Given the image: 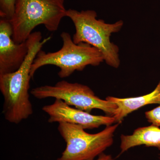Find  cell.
Wrapping results in <instances>:
<instances>
[{"instance_id": "cell-14", "label": "cell", "mask_w": 160, "mask_h": 160, "mask_svg": "<svg viewBox=\"0 0 160 160\" xmlns=\"http://www.w3.org/2000/svg\"><path fill=\"white\" fill-rule=\"evenodd\" d=\"M159 158H160V157Z\"/></svg>"}, {"instance_id": "cell-5", "label": "cell", "mask_w": 160, "mask_h": 160, "mask_svg": "<svg viewBox=\"0 0 160 160\" xmlns=\"http://www.w3.org/2000/svg\"><path fill=\"white\" fill-rule=\"evenodd\" d=\"M119 124L107 126L100 132L90 134L79 125L59 123L58 130L66 148L57 160H94L113 144L114 133Z\"/></svg>"}, {"instance_id": "cell-2", "label": "cell", "mask_w": 160, "mask_h": 160, "mask_svg": "<svg viewBox=\"0 0 160 160\" xmlns=\"http://www.w3.org/2000/svg\"><path fill=\"white\" fill-rule=\"evenodd\" d=\"M66 17L72 20L75 28L72 37L75 43L91 45L102 53L107 65L114 68L119 67V49L112 42L110 37L121 30L124 25L123 21L113 24L106 23L103 20L97 19V13L92 10L78 11L69 9L66 11Z\"/></svg>"}, {"instance_id": "cell-1", "label": "cell", "mask_w": 160, "mask_h": 160, "mask_svg": "<svg viewBox=\"0 0 160 160\" xmlns=\"http://www.w3.org/2000/svg\"><path fill=\"white\" fill-rule=\"evenodd\" d=\"M51 37L42 39L40 31L32 32L26 40L28 52L16 71L0 75V90L4 98L2 113L6 121L18 124L33 113L29 89L31 66L38 52Z\"/></svg>"}, {"instance_id": "cell-6", "label": "cell", "mask_w": 160, "mask_h": 160, "mask_svg": "<svg viewBox=\"0 0 160 160\" xmlns=\"http://www.w3.org/2000/svg\"><path fill=\"white\" fill-rule=\"evenodd\" d=\"M31 94L38 99L52 98L62 100L69 106L89 113L93 109H98L112 117L117 109L115 104L100 98L88 86L65 80L53 86L45 85L33 88Z\"/></svg>"}, {"instance_id": "cell-10", "label": "cell", "mask_w": 160, "mask_h": 160, "mask_svg": "<svg viewBox=\"0 0 160 160\" xmlns=\"http://www.w3.org/2000/svg\"><path fill=\"white\" fill-rule=\"evenodd\" d=\"M120 148L122 153L132 147L139 146L154 147L160 150V128L151 125L136 129L132 134L122 135Z\"/></svg>"}, {"instance_id": "cell-3", "label": "cell", "mask_w": 160, "mask_h": 160, "mask_svg": "<svg viewBox=\"0 0 160 160\" xmlns=\"http://www.w3.org/2000/svg\"><path fill=\"white\" fill-rule=\"evenodd\" d=\"M65 0H17L11 21L15 42H26L32 30L43 25L49 32L58 29L66 17Z\"/></svg>"}, {"instance_id": "cell-7", "label": "cell", "mask_w": 160, "mask_h": 160, "mask_svg": "<svg viewBox=\"0 0 160 160\" xmlns=\"http://www.w3.org/2000/svg\"><path fill=\"white\" fill-rule=\"evenodd\" d=\"M42 109L49 116V123H70L82 126L85 129H97L102 126H111L115 123L113 117L94 115L71 107L58 99H55L51 105L43 106Z\"/></svg>"}, {"instance_id": "cell-9", "label": "cell", "mask_w": 160, "mask_h": 160, "mask_svg": "<svg viewBox=\"0 0 160 160\" xmlns=\"http://www.w3.org/2000/svg\"><path fill=\"white\" fill-rule=\"evenodd\" d=\"M106 100L116 105L117 109L112 117L115 123L120 124L128 115L143 106L150 104L160 105V81L154 90L148 94L124 98L108 96Z\"/></svg>"}, {"instance_id": "cell-11", "label": "cell", "mask_w": 160, "mask_h": 160, "mask_svg": "<svg viewBox=\"0 0 160 160\" xmlns=\"http://www.w3.org/2000/svg\"><path fill=\"white\" fill-rule=\"evenodd\" d=\"M17 0H0V17L10 21L14 15Z\"/></svg>"}, {"instance_id": "cell-8", "label": "cell", "mask_w": 160, "mask_h": 160, "mask_svg": "<svg viewBox=\"0 0 160 160\" xmlns=\"http://www.w3.org/2000/svg\"><path fill=\"white\" fill-rule=\"evenodd\" d=\"M11 22L0 20V75L11 73L22 65L28 52L26 42H15Z\"/></svg>"}, {"instance_id": "cell-13", "label": "cell", "mask_w": 160, "mask_h": 160, "mask_svg": "<svg viewBox=\"0 0 160 160\" xmlns=\"http://www.w3.org/2000/svg\"><path fill=\"white\" fill-rule=\"evenodd\" d=\"M92 160H113L110 155H106L104 153H102L99 156L97 159Z\"/></svg>"}, {"instance_id": "cell-4", "label": "cell", "mask_w": 160, "mask_h": 160, "mask_svg": "<svg viewBox=\"0 0 160 160\" xmlns=\"http://www.w3.org/2000/svg\"><path fill=\"white\" fill-rule=\"evenodd\" d=\"M62 46L55 52H46L41 50L31 66L32 79L38 69L47 65L60 69L58 75L61 78H68L74 72L82 71L86 66H99L104 61L103 55L96 48L86 43L76 44L68 32L60 35Z\"/></svg>"}, {"instance_id": "cell-12", "label": "cell", "mask_w": 160, "mask_h": 160, "mask_svg": "<svg viewBox=\"0 0 160 160\" xmlns=\"http://www.w3.org/2000/svg\"><path fill=\"white\" fill-rule=\"evenodd\" d=\"M145 116L147 121L152 125L160 126V105L156 108L146 112Z\"/></svg>"}]
</instances>
